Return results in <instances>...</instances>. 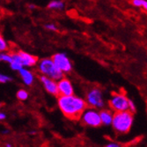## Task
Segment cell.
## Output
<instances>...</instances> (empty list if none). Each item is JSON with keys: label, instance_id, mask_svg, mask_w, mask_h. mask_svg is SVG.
Instances as JSON below:
<instances>
[{"label": "cell", "instance_id": "obj_1", "mask_svg": "<svg viewBox=\"0 0 147 147\" xmlns=\"http://www.w3.org/2000/svg\"><path fill=\"white\" fill-rule=\"evenodd\" d=\"M58 108L62 113L70 119L77 120L80 118L83 112L87 109L84 99L76 95L60 96L57 100Z\"/></svg>", "mask_w": 147, "mask_h": 147}, {"label": "cell", "instance_id": "obj_2", "mask_svg": "<svg viewBox=\"0 0 147 147\" xmlns=\"http://www.w3.org/2000/svg\"><path fill=\"white\" fill-rule=\"evenodd\" d=\"M133 121H134L133 115L129 111L118 112L114 114L111 125L116 132L125 134L130 130L133 125Z\"/></svg>", "mask_w": 147, "mask_h": 147}, {"label": "cell", "instance_id": "obj_3", "mask_svg": "<svg viewBox=\"0 0 147 147\" xmlns=\"http://www.w3.org/2000/svg\"><path fill=\"white\" fill-rule=\"evenodd\" d=\"M38 70L42 76L47 77L55 81H58L63 78V74L57 68L51 58H44L40 61L38 63Z\"/></svg>", "mask_w": 147, "mask_h": 147}, {"label": "cell", "instance_id": "obj_4", "mask_svg": "<svg viewBox=\"0 0 147 147\" xmlns=\"http://www.w3.org/2000/svg\"><path fill=\"white\" fill-rule=\"evenodd\" d=\"M86 105L90 106L91 109H103L105 106V101L103 98L102 91L100 88L93 87L86 94Z\"/></svg>", "mask_w": 147, "mask_h": 147}, {"label": "cell", "instance_id": "obj_5", "mask_svg": "<svg viewBox=\"0 0 147 147\" xmlns=\"http://www.w3.org/2000/svg\"><path fill=\"white\" fill-rule=\"evenodd\" d=\"M128 103L129 99L123 92L113 93L109 100V107L115 113L128 111Z\"/></svg>", "mask_w": 147, "mask_h": 147}, {"label": "cell", "instance_id": "obj_6", "mask_svg": "<svg viewBox=\"0 0 147 147\" xmlns=\"http://www.w3.org/2000/svg\"><path fill=\"white\" fill-rule=\"evenodd\" d=\"M52 61L57 68L63 73H69L72 70V63L65 53H57L52 57Z\"/></svg>", "mask_w": 147, "mask_h": 147}, {"label": "cell", "instance_id": "obj_7", "mask_svg": "<svg viewBox=\"0 0 147 147\" xmlns=\"http://www.w3.org/2000/svg\"><path fill=\"white\" fill-rule=\"evenodd\" d=\"M82 122L90 127H99L101 123L100 119V114L97 109H86L80 116Z\"/></svg>", "mask_w": 147, "mask_h": 147}, {"label": "cell", "instance_id": "obj_8", "mask_svg": "<svg viewBox=\"0 0 147 147\" xmlns=\"http://www.w3.org/2000/svg\"><path fill=\"white\" fill-rule=\"evenodd\" d=\"M57 90L60 96H71L74 94L72 83L66 78H62L57 81Z\"/></svg>", "mask_w": 147, "mask_h": 147}, {"label": "cell", "instance_id": "obj_9", "mask_svg": "<svg viewBox=\"0 0 147 147\" xmlns=\"http://www.w3.org/2000/svg\"><path fill=\"white\" fill-rule=\"evenodd\" d=\"M40 80H41V83L42 84L43 87L49 93H50L52 95H58L57 81H55V80L50 79L44 76L40 77Z\"/></svg>", "mask_w": 147, "mask_h": 147}, {"label": "cell", "instance_id": "obj_10", "mask_svg": "<svg viewBox=\"0 0 147 147\" xmlns=\"http://www.w3.org/2000/svg\"><path fill=\"white\" fill-rule=\"evenodd\" d=\"M23 67H32L37 63V57L26 51L17 52Z\"/></svg>", "mask_w": 147, "mask_h": 147}, {"label": "cell", "instance_id": "obj_11", "mask_svg": "<svg viewBox=\"0 0 147 147\" xmlns=\"http://www.w3.org/2000/svg\"><path fill=\"white\" fill-rule=\"evenodd\" d=\"M19 73H20V78L22 79L23 83L26 86H31L34 83V73L31 71L23 68V69H21L19 71Z\"/></svg>", "mask_w": 147, "mask_h": 147}, {"label": "cell", "instance_id": "obj_12", "mask_svg": "<svg viewBox=\"0 0 147 147\" xmlns=\"http://www.w3.org/2000/svg\"><path fill=\"white\" fill-rule=\"evenodd\" d=\"M100 114V123L101 124H104L106 126L111 125L112 123V120H113V115L114 114L111 112L109 109H102Z\"/></svg>", "mask_w": 147, "mask_h": 147}, {"label": "cell", "instance_id": "obj_13", "mask_svg": "<svg viewBox=\"0 0 147 147\" xmlns=\"http://www.w3.org/2000/svg\"><path fill=\"white\" fill-rule=\"evenodd\" d=\"M11 57H12V61L10 63V67H11V70L20 71L21 69L24 68L22 63H21V62H20V57L18 55V53H12Z\"/></svg>", "mask_w": 147, "mask_h": 147}, {"label": "cell", "instance_id": "obj_14", "mask_svg": "<svg viewBox=\"0 0 147 147\" xmlns=\"http://www.w3.org/2000/svg\"><path fill=\"white\" fill-rule=\"evenodd\" d=\"M64 7V3L63 1H58V0H53V1L49 2L48 5L49 9L52 10H63Z\"/></svg>", "mask_w": 147, "mask_h": 147}, {"label": "cell", "instance_id": "obj_15", "mask_svg": "<svg viewBox=\"0 0 147 147\" xmlns=\"http://www.w3.org/2000/svg\"><path fill=\"white\" fill-rule=\"evenodd\" d=\"M8 43L6 40L4 38L3 34L0 32V53H5L8 49Z\"/></svg>", "mask_w": 147, "mask_h": 147}, {"label": "cell", "instance_id": "obj_16", "mask_svg": "<svg viewBox=\"0 0 147 147\" xmlns=\"http://www.w3.org/2000/svg\"><path fill=\"white\" fill-rule=\"evenodd\" d=\"M132 5L135 7H139V8H144L145 11L147 9V1L146 0H133Z\"/></svg>", "mask_w": 147, "mask_h": 147}, {"label": "cell", "instance_id": "obj_17", "mask_svg": "<svg viewBox=\"0 0 147 147\" xmlns=\"http://www.w3.org/2000/svg\"><path fill=\"white\" fill-rule=\"evenodd\" d=\"M17 98L20 100H26L28 99V92H26V90H23V89H20L18 92H17Z\"/></svg>", "mask_w": 147, "mask_h": 147}, {"label": "cell", "instance_id": "obj_18", "mask_svg": "<svg viewBox=\"0 0 147 147\" xmlns=\"http://www.w3.org/2000/svg\"><path fill=\"white\" fill-rule=\"evenodd\" d=\"M11 80H12V78L10 76L3 74V73L0 72V83L5 84V83H6L8 81H11Z\"/></svg>", "mask_w": 147, "mask_h": 147}, {"label": "cell", "instance_id": "obj_19", "mask_svg": "<svg viewBox=\"0 0 147 147\" xmlns=\"http://www.w3.org/2000/svg\"><path fill=\"white\" fill-rule=\"evenodd\" d=\"M137 109L136 104L133 102L131 100L129 99V103H128V111H129L130 113H134Z\"/></svg>", "mask_w": 147, "mask_h": 147}, {"label": "cell", "instance_id": "obj_20", "mask_svg": "<svg viewBox=\"0 0 147 147\" xmlns=\"http://www.w3.org/2000/svg\"><path fill=\"white\" fill-rule=\"evenodd\" d=\"M44 26H45V28H46L47 30L53 31V32H56V31H57V26H56L55 24H53V23L46 24Z\"/></svg>", "mask_w": 147, "mask_h": 147}, {"label": "cell", "instance_id": "obj_21", "mask_svg": "<svg viewBox=\"0 0 147 147\" xmlns=\"http://www.w3.org/2000/svg\"><path fill=\"white\" fill-rule=\"evenodd\" d=\"M105 147H121V145H120L119 144H117V143L111 142V143H109Z\"/></svg>", "mask_w": 147, "mask_h": 147}, {"label": "cell", "instance_id": "obj_22", "mask_svg": "<svg viewBox=\"0 0 147 147\" xmlns=\"http://www.w3.org/2000/svg\"><path fill=\"white\" fill-rule=\"evenodd\" d=\"M5 119H6V114L4 112H0V122L4 121Z\"/></svg>", "mask_w": 147, "mask_h": 147}, {"label": "cell", "instance_id": "obj_23", "mask_svg": "<svg viewBox=\"0 0 147 147\" xmlns=\"http://www.w3.org/2000/svg\"><path fill=\"white\" fill-rule=\"evenodd\" d=\"M28 7H29L30 9H34L36 6H35L34 5H28Z\"/></svg>", "mask_w": 147, "mask_h": 147}, {"label": "cell", "instance_id": "obj_24", "mask_svg": "<svg viewBox=\"0 0 147 147\" xmlns=\"http://www.w3.org/2000/svg\"><path fill=\"white\" fill-rule=\"evenodd\" d=\"M3 134H7V133H9V129H5V130H3L2 131Z\"/></svg>", "mask_w": 147, "mask_h": 147}, {"label": "cell", "instance_id": "obj_25", "mask_svg": "<svg viewBox=\"0 0 147 147\" xmlns=\"http://www.w3.org/2000/svg\"><path fill=\"white\" fill-rule=\"evenodd\" d=\"M6 147H11V144H6Z\"/></svg>", "mask_w": 147, "mask_h": 147}, {"label": "cell", "instance_id": "obj_26", "mask_svg": "<svg viewBox=\"0 0 147 147\" xmlns=\"http://www.w3.org/2000/svg\"><path fill=\"white\" fill-rule=\"evenodd\" d=\"M2 62V60H1V56H0V63H1Z\"/></svg>", "mask_w": 147, "mask_h": 147}, {"label": "cell", "instance_id": "obj_27", "mask_svg": "<svg viewBox=\"0 0 147 147\" xmlns=\"http://www.w3.org/2000/svg\"><path fill=\"white\" fill-rule=\"evenodd\" d=\"M1 106H2V103H1V102H0V108H1Z\"/></svg>", "mask_w": 147, "mask_h": 147}, {"label": "cell", "instance_id": "obj_28", "mask_svg": "<svg viewBox=\"0 0 147 147\" xmlns=\"http://www.w3.org/2000/svg\"><path fill=\"white\" fill-rule=\"evenodd\" d=\"M0 13H1V7H0Z\"/></svg>", "mask_w": 147, "mask_h": 147}]
</instances>
